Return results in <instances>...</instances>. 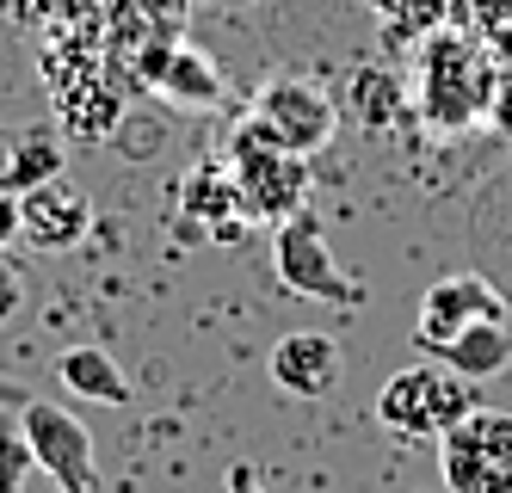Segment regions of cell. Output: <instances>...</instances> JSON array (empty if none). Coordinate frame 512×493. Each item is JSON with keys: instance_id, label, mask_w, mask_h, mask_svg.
<instances>
[{"instance_id": "2e32d148", "label": "cell", "mask_w": 512, "mask_h": 493, "mask_svg": "<svg viewBox=\"0 0 512 493\" xmlns=\"http://www.w3.org/2000/svg\"><path fill=\"white\" fill-rule=\"evenodd\" d=\"M56 376L68 395L81 401H99V407H130V376L112 364V352L105 346H68L56 358Z\"/></svg>"}, {"instance_id": "5bb4252c", "label": "cell", "mask_w": 512, "mask_h": 493, "mask_svg": "<svg viewBox=\"0 0 512 493\" xmlns=\"http://www.w3.org/2000/svg\"><path fill=\"white\" fill-rule=\"evenodd\" d=\"M62 173V136L44 124H0V192H31Z\"/></svg>"}, {"instance_id": "603a6c76", "label": "cell", "mask_w": 512, "mask_h": 493, "mask_svg": "<svg viewBox=\"0 0 512 493\" xmlns=\"http://www.w3.org/2000/svg\"><path fill=\"white\" fill-rule=\"evenodd\" d=\"M223 493H266V487H260V481H253V475H241V469H235V475H229V487H223Z\"/></svg>"}, {"instance_id": "30bf717a", "label": "cell", "mask_w": 512, "mask_h": 493, "mask_svg": "<svg viewBox=\"0 0 512 493\" xmlns=\"http://www.w3.org/2000/svg\"><path fill=\"white\" fill-rule=\"evenodd\" d=\"M99 7H105V50H112V62H136L186 37L192 0H99Z\"/></svg>"}, {"instance_id": "9c48e42d", "label": "cell", "mask_w": 512, "mask_h": 493, "mask_svg": "<svg viewBox=\"0 0 512 493\" xmlns=\"http://www.w3.org/2000/svg\"><path fill=\"white\" fill-rule=\"evenodd\" d=\"M130 74L142 87H149L155 99L179 105V111H223L229 105V81H223V68H216L198 44H167V50H149V56H136Z\"/></svg>"}, {"instance_id": "d4e9b609", "label": "cell", "mask_w": 512, "mask_h": 493, "mask_svg": "<svg viewBox=\"0 0 512 493\" xmlns=\"http://www.w3.org/2000/svg\"><path fill=\"white\" fill-rule=\"evenodd\" d=\"M0 7H13V0H0Z\"/></svg>"}, {"instance_id": "7c38bea8", "label": "cell", "mask_w": 512, "mask_h": 493, "mask_svg": "<svg viewBox=\"0 0 512 493\" xmlns=\"http://www.w3.org/2000/svg\"><path fill=\"white\" fill-rule=\"evenodd\" d=\"M272 383L290 401H327L346 383L340 339H327V333H284L272 346Z\"/></svg>"}, {"instance_id": "7402d4cb", "label": "cell", "mask_w": 512, "mask_h": 493, "mask_svg": "<svg viewBox=\"0 0 512 493\" xmlns=\"http://www.w3.org/2000/svg\"><path fill=\"white\" fill-rule=\"evenodd\" d=\"M13 241H25V210H19V192H0V253Z\"/></svg>"}, {"instance_id": "4fadbf2b", "label": "cell", "mask_w": 512, "mask_h": 493, "mask_svg": "<svg viewBox=\"0 0 512 493\" xmlns=\"http://www.w3.org/2000/svg\"><path fill=\"white\" fill-rule=\"evenodd\" d=\"M179 210H192V235H204V241H235L253 222L229 161H204L179 179Z\"/></svg>"}, {"instance_id": "8992f818", "label": "cell", "mask_w": 512, "mask_h": 493, "mask_svg": "<svg viewBox=\"0 0 512 493\" xmlns=\"http://www.w3.org/2000/svg\"><path fill=\"white\" fill-rule=\"evenodd\" d=\"M247 118L260 130H272L284 148H297V155H321L340 130V99L321 81H309V74H272V81L253 93Z\"/></svg>"}, {"instance_id": "44dd1931", "label": "cell", "mask_w": 512, "mask_h": 493, "mask_svg": "<svg viewBox=\"0 0 512 493\" xmlns=\"http://www.w3.org/2000/svg\"><path fill=\"white\" fill-rule=\"evenodd\" d=\"M19 309H25V272H19L7 253H0V327H7Z\"/></svg>"}, {"instance_id": "8fae6325", "label": "cell", "mask_w": 512, "mask_h": 493, "mask_svg": "<svg viewBox=\"0 0 512 493\" xmlns=\"http://www.w3.org/2000/svg\"><path fill=\"white\" fill-rule=\"evenodd\" d=\"M19 210H25V241L38 253H75L93 235V204L62 173L31 185V192H19Z\"/></svg>"}, {"instance_id": "ac0fdd59", "label": "cell", "mask_w": 512, "mask_h": 493, "mask_svg": "<svg viewBox=\"0 0 512 493\" xmlns=\"http://www.w3.org/2000/svg\"><path fill=\"white\" fill-rule=\"evenodd\" d=\"M371 19L389 50H420L451 25V0H371Z\"/></svg>"}, {"instance_id": "9a60e30c", "label": "cell", "mask_w": 512, "mask_h": 493, "mask_svg": "<svg viewBox=\"0 0 512 493\" xmlns=\"http://www.w3.org/2000/svg\"><path fill=\"white\" fill-rule=\"evenodd\" d=\"M408 105H414V87L401 81L389 62H364V68H352L346 99H340V111H346L358 130H371V136L389 130L395 118H408Z\"/></svg>"}, {"instance_id": "6da1fadb", "label": "cell", "mask_w": 512, "mask_h": 493, "mask_svg": "<svg viewBox=\"0 0 512 493\" xmlns=\"http://www.w3.org/2000/svg\"><path fill=\"white\" fill-rule=\"evenodd\" d=\"M494 87H500L494 50L457 25H445L414 50V111L438 136H463L482 124L494 111Z\"/></svg>"}, {"instance_id": "ffe728a7", "label": "cell", "mask_w": 512, "mask_h": 493, "mask_svg": "<svg viewBox=\"0 0 512 493\" xmlns=\"http://www.w3.org/2000/svg\"><path fill=\"white\" fill-rule=\"evenodd\" d=\"M25 469H38V463H31L25 432H0V493H19V475Z\"/></svg>"}, {"instance_id": "ba28073f", "label": "cell", "mask_w": 512, "mask_h": 493, "mask_svg": "<svg viewBox=\"0 0 512 493\" xmlns=\"http://www.w3.org/2000/svg\"><path fill=\"white\" fill-rule=\"evenodd\" d=\"M482 321H506V296L482 278V272H451L438 278L420 296V315H414V339L426 352H445L457 333L482 327Z\"/></svg>"}, {"instance_id": "52a82bcc", "label": "cell", "mask_w": 512, "mask_h": 493, "mask_svg": "<svg viewBox=\"0 0 512 493\" xmlns=\"http://www.w3.org/2000/svg\"><path fill=\"white\" fill-rule=\"evenodd\" d=\"M19 432L38 463L62 493H99V463H93V438L68 407L56 401H19Z\"/></svg>"}, {"instance_id": "5b68a950", "label": "cell", "mask_w": 512, "mask_h": 493, "mask_svg": "<svg viewBox=\"0 0 512 493\" xmlns=\"http://www.w3.org/2000/svg\"><path fill=\"white\" fill-rule=\"evenodd\" d=\"M438 475L451 493H512V413L475 407L438 438Z\"/></svg>"}, {"instance_id": "277c9868", "label": "cell", "mask_w": 512, "mask_h": 493, "mask_svg": "<svg viewBox=\"0 0 512 493\" xmlns=\"http://www.w3.org/2000/svg\"><path fill=\"white\" fill-rule=\"evenodd\" d=\"M272 272H278L284 290H297L309 302H346V309H358V302H364V284L334 265L327 229H321V216L309 204L272 229Z\"/></svg>"}, {"instance_id": "7a4b0ae2", "label": "cell", "mask_w": 512, "mask_h": 493, "mask_svg": "<svg viewBox=\"0 0 512 493\" xmlns=\"http://www.w3.org/2000/svg\"><path fill=\"white\" fill-rule=\"evenodd\" d=\"M475 407H482V401H475V383H469V376H457L451 364H438V358L395 370L389 383L377 389V420H383V432L408 438V444H438L451 426H463Z\"/></svg>"}, {"instance_id": "d6986e66", "label": "cell", "mask_w": 512, "mask_h": 493, "mask_svg": "<svg viewBox=\"0 0 512 493\" xmlns=\"http://www.w3.org/2000/svg\"><path fill=\"white\" fill-rule=\"evenodd\" d=\"M451 25L488 44V37H500L512 25V0H451Z\"/></svg>"}, {"instance_id": "cb8c5ba5", "label": "cell", "mask_w": 512, "mask_h": 493, "mask_svg": "<svg viewBox=\"0 0 512 493\" xmlns=\"http://www.w3.org/2000/svg\"><path fill=\"white\" fill-rule=\"evenodd\" d=\"M204 7H235V0H204Z\"/></svg>"}, {"instance_id": "e0dca14e", "label": "cell", "mask_w": 512, "mask_h": 493, "mask_svg": "<svg viewBox=\"0 0 512 493\" xmlns=\"http://www.w3.org/2000/svg\"><path fill=\"white\" fill-rule=\"evenodd\" d=\"M438 364H451L457 376H469V383H488V376H500L512 364V327L506 321H482V327H469L457 333L445 352H432Z\"/></svg>"}, {"instance_id": "3957f363", "label": "cell", "mask_w": 512, "mask_h": 493, "mask_svg": "<svg viewBox=\"0 0 512 493\" xmlns=\"http://www.w3.org/2000/svg\"><path fill=\"white\" fill-rule=\"evenodd\" d=\"M229 173L241 185V204L253 222H278L297 216L303 198H309V155H297V148H284L272 130H260L253 118H241V130L229 136Z\"/></svg>"}]
</instances>
